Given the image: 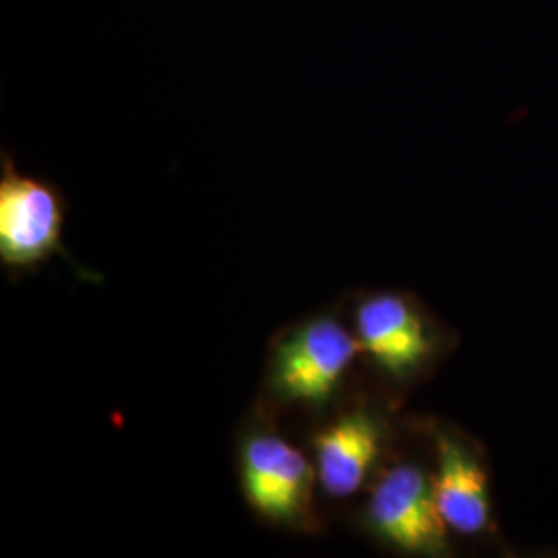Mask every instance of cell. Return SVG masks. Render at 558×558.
Returning <instances> with one entry per match:
<instances>
[{"instance_id": "obj_3", "label": "cell", "mask_w": 558, "mask_h": 558, "mask_svg": "<svg viewBox=\"0 0 558 558\" xmlns=\"http://www.w3.org/2000/svg\"><path fill=\"white\" fill-rule=\"evenodd\" d=\"M362 350L341 323L317 319L279 348L276 387L288 399L319 403L329 398Z\"/></svg>"}, {"instance_id": "obj_1", "label": "cell", "mask_w": 558, "mask_h": 558, "mask_svg": "<svg viewBox=\"0 0 558 558\" xmlns=\"http://www.w3.org/2000/svg\"><path fill=\"white\" fill-rule=\"evenodd\" d=\"M64 209L46 180L21 174L2 154L0 174V259L9 267H34L60 248Z\"/></svg>"}, {"instance_id": "obj_7", "label": "cell", "mask_w": 558, "mask_h": 558, "mask_svg": "<svg viewBox=\"0 0 558 558\" xmlns=\"http://www.w3.org/2000/svg\"><path fill=\"white\" fill-rule=\"evenodd\" d=\"M439 474L435 478V495L447 527L476 536L488 527L490 497L488 478L478 459L463 445L449 437H437Z\"/></svg>"}, {"instance_id": "obj_2", "label": "cell", "mask_w": 558, "mask_h": 558, "mask_svg": "<svg viewBox=\"0 0 558 558\" xmlns=\"http://www.w3.org/2000/svg\"><path fill=\"white\" fill-rule=\"evenodd\" d=\"M368 521L377 534L405 553L440 555L447 548V523L440 515L435 478L414 463H401L380 476Z\"/></svg>"}, {"instance_id": "obj_6", "label": "cell", "mask_w": 558, "mask_h": 558, "mask_svg": "<svg viewBox=\"0 0 558 558\" xmlns=\"http://www.w3.org/2000/svg\"><path fill=\"white\" fill-rule=\"evenodd\" d=\"M380 430L366 414H350L315 437L317 478L327 495L350 497L359 490L379 456Z\"/></svg>"}, {"instance_id": "obj_4", "label": "cell", "mask_w": 558, "mask_h": 558, "mask_svg": "<svg viewBox=\"0 0 558 558\" xmlns=\"http://www.w3.org/2000/svg\"><path fill=\"white\" fill-rule=\"evenodd\" d=\"M315 472L288 440L260 435L244 445L242 484L248 502L265 518L290 521L311 502Z\"/></svg>"}, {"instance_id": "obj_5", "label": "cell", "mask_w": 558, "mask_h": 558, "mask_svg": "<svg viewBox=\"0 0 558 558\" xmlns=\"http://www.w3.org/2000/svg\"><path fill=\"white\" fill-rule=\"evenodd\" d=\"M362 350L387 373L403 377L430 354V339L412 304L398 294L364 300L356 313Z\"/></svg>"}]
</instances>
